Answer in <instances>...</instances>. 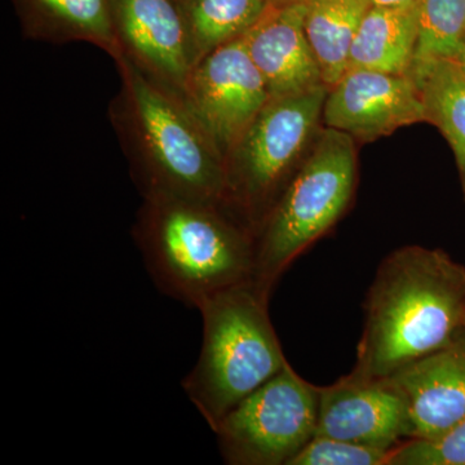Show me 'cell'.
<instances>
[{
  "label": "cell",
  "instance_id": "cell-1",
  "mask_svg": "<svg viewBox=\"0 0 465 465\" xmlns=\"http://www.w3.org/2000/svg\"><path fill=\"white\" fill-rule=\"evenodd\" d=\"M351 371L391 378L465 333V266L445 251L401 247L381 265L365 302Z\"/></svg>",
  "mask_w": 465,
  "mask_h": 465
},
{
  "label": "cell",
  "instance_id": "cell-2",
  "mask_svg": "<svg viewBox=\"0 0 465 465\" xmlns=\"http://www.w3.org/2000/svg\"><path fill=\"white\" fill-rule=\"evenodd\" d=\"M121 90L110 106L143 198L225 202V159L180 94L121 54Z\"/></svg>",
  "mask_w": 465,
  "mask_h": 465
},
{
  "label": "cell",
  "instance_id": "cell-3",
  "mask_svg": "<svg viewBox=\"0 0 465 465\" xmlns=\"http://www.w3.org/2000/svg\"><path fill=\"white\" fill-rule=\"evenodd\" d=\"M134 238L158 289L188 307L253 280L256 232L225 202L143 198Z\"/></svg>",
  "mask_w": 465,
  "mask_h": 465
},
{
  "label": "cell",
  "instance_id": "cell-4",
  "mask_svg": "<svg viewBox=\"0 0 465 465\" xmlns=\"http://www.w3.org/2000/svg\"><path fill=\"white\" fill-rule=\"evenodd\" d=\"M269 299L251 280L220 291L198 307L203 341L183 388L213 430L289 362L269 317Z\"/></svg>",
  "mask_w": 465,
  "mask_h": 465
},
{
  "label": "cell",
  "instance_id": "cell-5",
  "mask_svg": "<svg viewBox=\"0 0 465 465\" xmlns=\"http://www.w3.org/2000/svg\"><path fill=\"white\" fill-rule=\"evenodd\" d=\"M357 182L356 140L323 125L256 232L253 282L260 289L272 296L292 262L338 224Z\"/></svg>",
  "mask_w": 465,
  "mask_h": 465
},
{
  "label": "cell",
  "instance_id": "cell-6",
  "mask_svg": "<svg viewBox=\"0 0 465 465\" xmlns=\"http://www.w3.org/2000/svg\"><path fill=\"white\" fill-rule=\"evenodd\" d=\"M329 87L272 97L225 159V203L258 232L320 133Z\"/></svg>",
  "mask_w": 465,
  "mask_h": 465
},
{
  "label": "cell",
  "instance_id": "cell-7",
  "mask_svg": "<svg viewBox=\"0 0 465 465\" xmlns=\"http://www.w3.org/2000/svg\"><path fill=\"white\" fill-rule=\"evenodd\" d=\"M320 387L289 362L219 421L220 452L232 465H290L317 433Z\"/></svg>",
  "mask_w": 465,
  "mask_h": 465
},
{
  "label": "cell",
  "instance_id": "cell-8",
  "mask_svg": "<svg viewBox=\"0 0 465 465\" xmlns=\"http://www.w3.org/2000/svg\"><path fill=\"white\" fill-rule=\"evenodd\" d=\"M271 99L243 36L200 58L183 94L224 159Z\"/></svg>",
  "mask_w": 465,
  "mask_h": 465
},
{
  "label": "cell",
  "instance_id": "cell-9",
  "mask_svg": "<svg viewBox=\"0 0 465 465\" xmlns=\"http://www.w3.org/2000/svg\"><path fill=\"white\" fill-rule=\"evenodd\" d=\"M427 122L420 90L411 75L351 69L329 88L322 124L369 143L399 128Z\"/></svg>",
  "mask_w": 465,
  "mask_h": 465
},
{
  "label": "cell",
  "instance_id": "cell-10",
  "mask_svg": "<svg viewBox=\"0 0 465 465\" xmlns=\"http://www.w3.org/2000/svg\"><path fill=\"white\" fill-rule=\"evenodd\" d=\"M110 7L121 54L183 99L197 57L179 0H110Z\"/></svg>",
  "mask_w": 465,
  "mask_h": 465
},
{
  "label": "cell",
  "instance_id": "cell-11",
  "mask_svg": "<svg viewBox=\"0 0 465 465\" xmlns=\"http://www.w3.org/2000/svg\"><path fill=\"white\" fill-rule=\"evenodd\" d=\"M316 436L391 451L406 440L402 394L391 378L341 376L320 387Z\"/></svg>",
  "mask_w": 465,
  "mask_h": 465
},
{
  "label": "cell",
  "instance_id": "cell-12",
  "mask_svg": "<svg viewBox=\"0 0 465 465\" xmlns=\"http://www.w3.org/2000/svg\"><path fill=\"white\" fill-rule=\"evenodd\" d=\"M391 379L405 402L406 440L442 437L465 420V333Z\"/></svg>",
  "mask_w": 465,
  "mask_h": 465
},
{
  "label": "cell",
  "instance_id": "cell-13",
  "mask_svg": "<svg viewBox=\"0 0 465 465\" xmlns=\"http://www.w3.org/2000/svg\"><path fill=\"white\" fill-rule=\"evenodd\" d=\"M305 15L307 3L269 7L243 35L247 51L264 78L271 97L324 84L305 34Z\"/></svg>",
  "mask_w": 465,
  "mask_h": 465
},
{
  "label": "cell",
  "instance_id": "cell-14",
  "mask_svg": "<svg viewBox=\"0 0 465 465\" xmlns=\"http://www.w3.org/2000/svg\"><path fill=\"white\" fill-rule=\"evenodd\" d=\"M418 42V5L367 11L351 45L348 70L409 74Z\"/></svg>",
  "mask_w": 465,
  "mask_h": 465
},
{
  "label": "cell",
  "instance_id": "cell-15",
  "mask_svg": "<svg viewBox=\"0 0 465 465\" xmlns=\"http://www.w3.org/2000/svg\"><path fill=\"white\" fill-rule=\"evenodd\" d=\"M427 109V122L439 128L457 159L465 201V73L458 60L415 61L409 73Z\"/></svg>",
  "mask_w": 465,
  "mask_h": 465
},
{
  "label": "cell",
  "instance_id": "cell-16",
  "mask_svg": "<svg viewBox=\"0 0 465 465\" xmlns=\"http://www.w3.org/2000/svg\"><path fill=\"white\" fill-rule=\"evenodd\" d=\"M371 3L369 0H311L304 27L323 84L332 87L348 72L351 45Z\"/></svg>",
  "mask_w": 465,
  "mask_h": 465
},
{
  "label": "cell",
  "instance_id": "cell-17",
  "mask_svg": "<svg viewBox=\"0 0 465 465\" xmlns=\"http://www.w3.org/2000/svg\"><path fill=\"white\" fill-rule=\"evenodd\" d=\"M38 20L32 25L36 36L63 43L84 41L108 52L121 54L113 23L110 0H29Z\"/></svg>",
  "mask_w": 465,
  "mask_h": 465
},
{
  "label": "cell",
  "instance_id": "cell-18",
  "mask_svg": "<svg viewBox=\"0 0 465 465\" xmlns=\"http://www.w3.org/2000/svg\"><path fill=\"white\" fill-rule=\"evenodd\" d=\"M197 61L242 38L271 7L269 0H179ZM197 64V63H195Z\"/></svg>",
  "mask_w": 465,
  "mask_h": 465
},
{
  "label": "cell",
  "instance_id": "cell-19",
  "mask_svg": "<svg viewBox=\"0 0 465 465\" xmlns=\"http://www.w3.org/2000/svg\"><path fill=\"white\" fill-rule=\"evenodd\" d=\"M465 45V0H418L415 61L458 60Z\"/></svg>",
  "mask_w": 465,
  "mask_h": 465
},
{
  "label": "cell",
  "instance_id": "cell-20",
  "mask_svg": "<svg viewBox=\"0 0 465 465\" xmlns=\"http://www.w3.org/2000/svg\"><path fill=\"white\" fill-rule=\"evenodd\" d=\"M388 465H465V420L439 439L405 440L391 450Z\"/></svg>",
  "mask_w": 465,
  "mask_h": 465
},
{
  "label": "cell",
  "instance_id": "cell-21",
  "mask_svg": "<svg viewBox=\"0 0 465 465\" xmlns=\"http://www.w3.org/2000/svg\"><path fill=\"white\" fill-rule=\"evenodd\" d=\"M390 454L371 446L314 436L290 465H388Z\"/></svg>",
  "mask_w": 465,
  "mask_h": 465
},
{
  "label": "cell",
  "instance_id": "cell-22",
  "mask_svg": "<svg viewBox=\"0 0 465 465\" xmlns=\"http://www.w3.org/2000/svg\"><path fill=\"white\" fill-rule=\"evenodd\" d=\"M374 7L399 8L418 5V0H369Z\"/></svg>",
  "mask_w": 465,
  "mask_h": 465
},
{
  "label": "cell",
  "instance_id": "cell-23",
  "mask_svg": "<svg viewBox=\"0 0 465 465\" xmlns=\"http://www.w3.org/2000/svg\"><path fill=\"white\" fill-rule=\"evenodd\" d=\"M311 0H269L271 7H287V5H302V3H308Z\"/></svg>",
  "mask_w": 465,
  "mask_h": 465
},
{
  "label": "cell",
  "instance_id": "cell-24",
  "mask_svg": "<svg viewBox=\"0 0 465 465\" xmlns=\"http://www.w3.org/2000/svg\"><path fill=\"white\" fill-rule=\"evenodd\" d=\"M458 61L459 64H460L461 69H463L465 73V45L463 50L460 52V54H459Z\"/></svg>",
  "mask_w": 465,
  "mask_h": 465
}]
</instances>
